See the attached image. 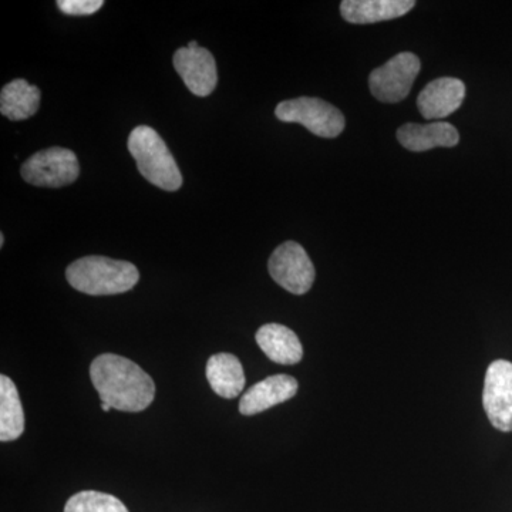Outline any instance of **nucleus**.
Masks as SVG:
<instances>
[{
	"instance_id": "39448f33",
	"label": "nucleus",
	"mask_w": 512,
	"mask_h": 512,
	"mask_svg": "<svg viewBox=\"0 0 512 512\" xmlns=\"http://www.w3.org/2000/svg\"><path fill=\"white\" fill-rule=\"evenodd\" d=\"M23 180L36 187L62 188L79 178L80 165L76 154L63 147L39 151L22 165Z\"/></svg>"
},
{
	"instance_id": "7ed1b4c3",
	"label": "nucleus",
	"mask_w": 512,
	"mask_h": 512,
	"mask_svg": "<svg viewBox=\"0 0 512 512\" xmlns=\"http://www.w3.org/2000/svg\"><path fill=\"white\" fill-rule=\"evenodd\" d=\"M128 151L144 178L164 191H178L183 175L163 137L154 128L138 126L128 137Z\"/></svg>"
},
{
	"instance_id": "0eeeda50",
	"label": "nucleus",
	"mask_w": 512,
	"mask_h": 512,
	"mask_svg": "<svg viewBox=\"0 0 512 512\" xmlns=\"http://www.w3.org/2000/svg\"><path fill=\"white\" fill-rule=\"evenodd\" d=\"M268 268L276 284L293 295H305L315 282V266L298 242L279 245L269 258Z\"/></svg>"
},
{
	"instance_id": "20e7f679",
	"label": "nucleus",
	"mask_w": 512,
	"mask_h": 512,
	"mask_svg": "<svg viewBox=\"0 0 512 512\" xmlns=\"http://www.w3.org/2000/svg\"><path fill=\"white\" fill-rule=\"evenodd\" d=\"M275 116L284 123H298L315 136L335 138L345 130L346 120L342 111L328 101L316 97H298L279 103Z\"/></svg>"
},
{
	"instance_id": "f03ea898",
	"label": "nucleus",
	"mask_w": 512,
	"mask_h": 512,
	"mask_svg": "<svg viewBox=\"0 0 512 512\" xmlns=\"http://www.w3.org/2000/svg\"><path fill=\"white\" fill-rule=\"evenodd\" d=\"M66 278L76 291L86 295H119L137 285L136 265L106 256H84L66 269Z\"/></svg>"
},
{
	"instance_id": "423d86ee",
	"label": "nucleus",
	"mask_w": 512,
	"mask_h": 512,
	"mask_svg": "<svg viewBox=\"0 0 512 512\" xmlns=\"http://www.w3.org/2000/svg\"><path fill=\"white\" fill-rule=\"evenodd\" d=\"M420 69L419 57L410 52L399 53L370 73V92L382 103H399L412 92Z\"/></svg>"
},
{
	"instance_id": "f257e3e1",
	"label": "nucleus",
	"mask_w": 512,
	"mask_h": 512,
	"mask_svg": "<svg viewBox=\"0 0 512 512\" xmlns=\"http://www.w3.org/2000/svg\"><path fill=\"white\" fill-rule=\"evenodd\" d=\"M90 377L101 403L120 412L146 410L156 397V384L136 363L117 355H101L90 366Z\"/></svg>"
},
{
	"instance_id": "a211bd4d",
	"label": "nucleus",
	"mask_w": 512,
	"mask_h": 512,
	"mask_svg": "<svg viewBox=\"0 0 512 512\" xmlns=\"http://www.w3.org/2000/svg\"><path fill=\"white\" fill-rule=\"evenodd\" d=\"M64 512H128L126 505L114 495L99 491H82L67 501Z\"/></svg>"
},
{
	"instance_id": "dca6fc26",
	"label": "nucleus",
	"mask_w": 512,
	"mask_h": 512,
	"mask_svg": "<svg viewBox=\"0 0 512 512\" xmlns=\"http://www.w3.org/2000/svg\"><path fill=\"white\" fill-rule=\"evenodd\" d=\"M40 96V90L25 79L13 80L0 93V113L9 120H28L39 110Z\"/></svg>"
},
{
	"instance_id": "6ab92c4d",
	"label": "nucleus",
	"mask_w": 512,
	"mask_h": 512,
	"mask_svg": "<svg viewBox=\"0 0 512 512\" xmlns=\"http://www.w3.org/2000/svg\"><path fill=\"white\" fill-rule=\"evenodd\" d=\"M57 6L64 15L89 16L99 12L104 2L103 0H59Z\"/></svg>"
},
{
	"instance_id": "6e6552de",
	"label": "nucleus",
	"mask_w": 512,
	"mask_h": 512,
	"mask_svg": "<svg viewBox=\"0 0 512 512\" xmlns=\"http://www.w3.org/2000/svg\"><path fill=\"white\" fill-rule=\"evenodd\" d=\"M483 406L494 429L512 431V363L494 360L485 373Z\"/></svg>"
},
{
	"instance_id": "412c9836",
	"label": "nucleus",
	"mask_w": 512,
	"mask_h": 512,
	"mask_svg": "<svg viewBox=\"0 0 512 512\" xmlns=\"http://www.w3.org/2000/svg\"><path fill=\"white\" fill-rule=\"evenodd\" d=\"M187 47H190V49H197V47H200V46H198V43L195 42V40H192V42L188 43Z\"/></svg>"
},
{
	"instance_id": "4be33fe9",
	"label": "nucleus",
	"mask_w": 512,
	"mask_h": 512,
	"mask_svg": "<svg viewBox=\"0 0 512 512\" xmlns=\"http://www.w3.org/2000/svg\"><path fill=\"white\" fill-rule=\"evenodd\" d=\"M3 244H5V235H0V247H3Z\"/></svg>"
},
{
	"instance_id": "4468645a",
	"label": "nucleus",
	"mask_w": 512,
	"mask_h": 512,
	"mask_svg": "<svg viewBox=\"0 0 512 512\" xmlns=\"http://www.w3.org/2000/svg\"><path fill=\"white\" fill-rule=\"evenodd\" d=\"M256 343L272 362L279 365H296L301 362V340L293 330L279 323H268L256 332Z\"/></svg>"
},
{
	"instance_id": "9b49d317",
	"label": "nucleus",
	"mask_w": 512,
	"mask_h": 512,
	"mask_svg": "<svg viewBox=\"0 0 512 512\" xmlns=\"http://www.w3.org/2000/svg\"><path fill=\"white\" fill-rule=\"evenodd\" d=\"M298 392V382L295 377L275 375L266 377L245 392L239 402V412L244 416L265 412L276 404L291 400Z\"/></svg>"
},
{
	"instance_id": "2eb2a0df",
	"label": "nucleus",
	"mask_w": 512,
	"mask_h": 512,
	"mask_svg": "<svg viewBox=\"0 0 512 512\" xmlns=\"http://www.w3.org/2000/svg\"><path fill=\"white\" fill-rule=\"evenodd\" d=\"M207 379L211 389L224 399H235L245 389L244 367L238 357L218 353L207 363Z\"/></svg>"
},
{
	"instance_id": "1a4fd4ad",
	"label": "nucleus",
	"mask_w": 512,
	"mask_h": 512,
	"mask_svg": "<svg viewBox=\"0 0 512 512\" xmlns=\"http://www.w3.org/2000/svg\"><path fill=\"white\" fill-rule=\"evenodd\" d=\"M173 63L192 94L207 97L214 92L218 83L217 63L207 49L181 47L175 52Z\"/></svg>"
},
{
	"instance_id": "9d476101",
	"label": "nucleus",
	"mask_w": 512,
	"mask_h": 512,
	"mask_svg": "<svg viewBox=\"0 0 512 512\" xmlns=\"http://www.w3.org/2000/svg\"><path fill=\"white\" fill-rule=\"evenodd\" d=\"M466 97V86L456 77H441L427 84L419 97L417 107L427 120H441L460 109Z\"/></svg>"
},
{
	"instance_id": "f8f14e48",
	"label": "nucleus",
	"mask_w": 512,
	"mask_h": 512,
	"mask_svg": "<svg viewBox=\"0 0 512 512\" xmlns=\"http://www.w3.org/2000/svg\"><path fill=\"white\" fill-rule=\"evenodd\" d=\"M397 140L407 150L423 153L436 147H456L460 134L456 127L446 121L429 124L407 123L397 130Z\"/></svg>"
},
{
	"instance_id": "ddd939ff",
	"label": "nucleus",
	"mask_w": 512,
	"mask_h": 512,
	"mask_svg": "<svg viewBox=\"0 0 512 512\" xmlns=\"http://www.w3.org/2000/svg\"><path fill=\"white\" fill-rule=\"evenodd\" d=\"M414 6V0H345L340 3V13L346 22L370 25L402 18Z\"/></svg>"
},
{
	"instance_id": "f3484780",
	"label": "nucleus",
	"mask_w": 512,
	"mask_h": 512,
	"mask_svg": "<svg viewBox=\"0 0 512 512\" xmlns=\"http://www.w3.org/2000/svg\"><path fill=\"white\" fill-rule=\"evenodd\" d=\"M25 431V412L19 392L10 377L0 376V440H18Z\"/></svg>"
},
{
	"instance_id": "aec40b11",
	"label": "nucleus",
	"mask_w": 512,
	"mask_h": 512,
	"mask_svg": "<svg viewBox=\"0 0 512 512\" xmlns=\"http://www.w3.org/2000/svg\"><path fill=\"white\" fill-rule=\"evenodd\" d=\"M101 410H103V412H110L111 407L107 403H101Z\"/></svg>"
}]
</instances>
